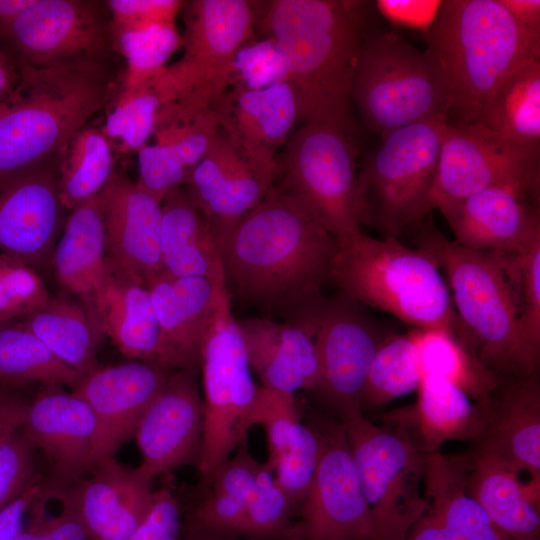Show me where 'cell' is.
<instances>
[{
  "instance_id": "cell-1",
  "label": "cell",
  "mask_w": 540,
  "mask_h": 540,
  "mask_svg": "<svg viewBox=\"0 0 540 540\" xmlns=\"http://www.w3.org/2000/svg\"><path fill=\"white\" fill-rule=\"evenodd\" d=\"M339 242L273 185L219 245L231 297L285 313L321 294Z\"/></svg>"
},
{
  "instance_id": "cell-2",
  "label": "cell",
  "mask_w": 540,
  "mask_h": 540,
  "mask_svg": "<svg viewBox=\"0 0 540 540\" xmlns=\"http://www.w3.org/2000/svg\"><path fill=\"white\" fill-rule=\"evenodd\" d=\"M267 3L260 26L286 58L298 121L330 124L352 133L351 83L358 51L368 31L370 2Z\"/></svg>"
},
{
  "instance_id": "cell-3",
  "label": "cell",
  "mask_w": 540,
  "mask_h": 540,
  "mask_svg": "<svg viewBox=\"0 0 540 540\" xmlns=\"http://www.w3.org/2000/svg\"><path fill=\"white\" fill-rule=\"evenodd\" d=\"M412 228L418 248L444 270L477 358L498 377L539 375L540 350L523 327L516 256L468 249L424 220Z\"/></svg>"
},
{
  "instance_id": "cell-4",
  "label": "cell",
  "mask_w": 540,
  "mask_h": 540,
  "mask_svg": "<svg viewBox=\"0 0 540 540\" xmlns=\"http://www.w3.org/2000/svg\"><path fill=\"white\" fill-rule=\"evenodd\" d=\"M445 75L454 122L473 123L495 87L523 62L540 58V33L500 0L441 1L425 30Z\"/></svg>"
},
{
  "instance_id": "cell-5",
  "label": "cell",
  "mask_w": 540,
  "mask_h": 540,
  "mask_svg": "<svg viewBox=\"0 0 540 540\" xmlns=\"http://www.w3.org/2000/svg\"><path fill=\"white\" fill-rule=\"evenodd\" d=\"M0 106V176L59 156L112 95L109 64L33 67Z\"/></svg>"
},
{
  "instance_id": "cell-6",
  "label": "cell",
  "mask_w": 540,
  "mask_h": 540,
  "mask_svg": "<svg viewBox=\"0 0 540 540\" xmlns=\"http://www.w3.org/2000/svg\"><path fill=\"white\" fill-rule=\"evenodd\" d=\"M329 282L339 294L386 312L410 329L449 330L473 352V340L453 307L440 267L419 248L361 232L339 243Z\"/></svg>"
},
{
  "instance_id": "cell-7",
  "label": "cell",
  "mask_w": 540,
  "mask_h": 540,
  "mask_svg": "<svg viewBox=\"0 0 540 540\" xmlns=\"http://www.w3.org/2000/svg\"><path fill=\"white\" fill-rule=\"evenodd\" d=\"M245 0H193L183 7L181 58L146 84L160 101L157 119L214 108L231 82L238 50L252 40L256 10Z\"/></svg>"
},
{
  "instance_id": "cell-8",
  "label": "cell",
  "mask_w": 540,
  "mask_h": 540,
  "mask_svg": "<svg viewBox=\"0 0 540 540\" xmlns=\"http://www.w3.org/2000/svg\"><path fill=\"white\" fill-rule=\"evenodd\" d=\"M350 96L364 124L380 135L422 120H447L450 108L445 75L433 53L384 29L366 32Z\"/></svg>"
},
{
  "instance_id": "cell-9",
  "label": "cell",
  "mask_w": 540,
  "mask_h": 540,
  "mask_svg": "<svg viewBox=\"0 0 540 540\" xmlns=\"http://www.w3.org/2000/svg\"><path fill=\"white\" fill-rule=\"evenodd\" d=\"M447 120L432 118L381 135L358 171V222L398 238L424 220Z\"/></svg>"
},
{
  "instance_id": "cell-10",
  "label": "cell",
  "mask_w": 540,
  "mask_h": 540,
  "mask_svg": "<svg viewBox=\"0 0 540 540\" xmlns=\"http://www.w3.org/2000/svg\"><path fill=\"white\" fill-rule=\"evenodd\" d=\"M339 421L370 512V540H405L428 506L425 455L388 426L374 424L361 409Z\"/></svg>"
},
{
  "instance_id": "cell-11",
  "label": "cell",
  "mask_w": 540,
  "mask_h": 540,
  "mask_svg": "<svg viewBox=\"0 0 540 540\" xmlns=\"http://www.w3.org/2000/svg\"><path fill=\"white\" fill-rule=\"evenodd\" d=\"M284 146L279 187L339 243L360 234L358 152L352 133L330 124L304 123Z\"/></svg>"
},
{
  "instance_id": "cell-12",
  "label": "cell",
  "mask_w": 540,
  "mask_h": 540,
  "mask_svg": "<svg viewBox=\"0 0 540 540\" xmlns=\"http://www.w3.org/2000/svg\"><path fill=\"white\" fill-rule=\"evenodd\" d=\"M288 321L313 337L319 380L312 390L338 420L360 409L361 391L372 360L391 333L363 305L337 293H322L286 313Z\"/></svg>"
},
{
  "instance_id": "cell-13",
  "label": "cell",
  "mask_w": 540,
  "mask_h": 540,
  "mask_svg": "<svg viewBox=\"0 0 540 540\" xmlns=\"http://www.w3.org/2000/svg\"><path fill=\"white\" fill-rule=\"evenodd\" d=\"M204 433L197 468L207 487L254 425L258 385L251 376L231 301L219 311L200 356Z\"/></svg>"
},
{
  "instance_id": "cell-14",
  "label": "cell",
  "mask_w": 540,
  "mask_h": 540,
  "mask_svg": "<svg viewBox=\"0 0 540 540\" xmlns=\"http://www.w3.org/2000/svg\"><path fill=\"white\" fill-rule=\"evenodd\" d=\"M6 39L33 67L104 65L114 51L105 2L94 0H34Z\"/></svg>"
},
{
  "instance_id": "cell-15",
  "label": "cell",
  "mask_w": 540,
  "mask_h": 540,
  "mask_svg": "<svg viewBox=\"0 0 540 540\" xmlns=\"http://www.w3.org/2000/svg\"><path fill=\"white\" fill-rule=\"evenodd\" d=\"M308 423L320 441L318 465L300 506L303 540H370L371 517L345 429L330 414Z\"/></svg>"
},
{
  "instance_id": "cell-16",
  "label": "cell",
  "mask_w": 540,
  "mask_h": 540,
  "mask_svg": "<svg viewBox=\"0 0 540 540\" xmlns=\"http://www.w3.org/2000/svg\"><path fill=\"white\" fill-rule=\"evenodd\" d=\"M504 185L540 186V159L517 150L477 123L447 122L429 211Z\"/></svg>"
},
{
  "instance_id": "cell-17",
  "label": "cell",
  "mask_w": 540,
  "mask_h": 540,
  "mask_svg": "<svg viewBox=\"0 0 540 540\" xmlns=\"http://www.w3.org/2000/svg\"><path fill=\"white\" fill-rule=\"evenodd\" d=\"M66 208L60 199L58 156L0 176V251L36 271L51 269Z\"/></svg>"
},
{
  "instance_id": "cell-18",
  "label": "cell",
  "mask_w": 540,
  "mask_h": 540,
  "mask_svg": "<svg viewBox=\"0 0 540 540\" xmlns=\"http://www.w3.org/2000/svg\"><path fill=\"white\" fill-rule=\"evenodd\" d=\"M197 368L170 370L136 427L134 435L142 454L136 470L148 481L185 464L198 463L204 413Z\"/></svg>"
},
{
  "instance_id": "cell-19",
  "label": "cell",
  "mask_w": 540,
  "mask_h": 540,
  "mask_svg": "<svg viewBox=\"0 0 540 540\" xmlns=\"http://www.w3.org/2000/svg\"><path fill=\"white\" fill-rule=\"evenodd\" d=\"M477 402L481 427L469 450L499 459L518 475L526 472L529 494L540 502L539 375L499 377L495 388Z\"/></svg>"
},
{
  "instance_id": "cell-20",
  "label": "cell",
  "mask_w": 540,
  "mask_h": 540,
  "mask_svg": "<svg viewBox=\"0 0 540 540\" xmlns=\"http://www.w3.org/2000/svg\"><path fill=\"white\" fill-rule=\"evenodd\" d=\"M21 429L48 461L49 486H70L93 469L99 424L88 403L73 391L41 385L30 400Z\"/></svg>"
},
{
  "instance_id": "cell-21",
  "label": "cell",
  "mask_w": 540,
  "mask_h": 540,
  "mask_svg": "<svg viewBox=\"0 0 540 540\" xmlns=\"http://www.w3.org/2000/svg\"><path fill=\"white\" fill-rule=\"evenodd\" d=\"M539 191L540 186H495L438 209L461 246L517 255L540 237Z\"/></svg>"
},
{
  "instance_id": "cell-22",
  "label": "cell",
  "mask_w": 540,
  "mask_h": 540,
  "mask_svg": "<svg viewBox=\"0 0 540 540\" xmlns=\"http://www.w3.org/2000/svg\"><path fill=\"white\" fill-rule=\"evenodd\" d=\"M92 471L91 477L67 487L54 488L46 483L49 498L72 508L87 540H125L151 510V481L114 457L101 461Z\"/></svg>"
},
{
  "instance_id": "cell-23",
  "label": "cell",
  "mask_w": 540,
  "mask_h": 540,
  "mask_svg": "<svg viewBox=\"0 0 540 540\" xmlns=\"http://www.w3.org/2000/svg\"><path fill=\"white\" fill-rule=\"evenodd\" d=\"M159 326L158 364L199 367L202 346L219 311L231 301L225 287L160 270L146 282Z\"/></svg>"
},
{
  "instance_id": "cell-24",
  "label": "cell",
  "mask_w": 540,
  "mask_h": 540,
  "mask_svg": "<svg viewBox=\"0 0 540 540\" xmlns=\"http://www.w3.org/2000/svg\"><path fill=\"white\" fill-rule=\"evenodd\" d=\"M276 178L254 166L220 130L190 171L184 190L205 215L219 248L236 223L264 198Z\"/></svg>"
},
{
  "instance_id": "cell-25",
  "label": "cell",
  "mask_w": 540,
  "mask_h": 540,
  "mask_svg": "<svg viewBox=\"0 0 540 540\" xmlns=\"http://www.w3.org/2000/svg\"><path fill=\"white\" fill-rule=\"evenodd\" d=\"M169 371L156 363L139 360L98 366L83 375L72 388L88 403L99 424L94 467L113 458L121 445L134 435Z\"/></svg>"
},
{
  "instance_id": "cell-26",
  "label": "cell",
  "mask_w": 540,
  "mask_h": 540,
  "mask_svg": "<svg viewBox=\"0 0 540 540\" xmlns=\"http://www.w3.org/2000/svg\"><path fill=\"white\" fill-rule=\"evenodd\" d=\"M214 109L220 130L257 168L278 177L276 150L286 144L298 122V106L289 82L261 90L230 85Z\"/></svg>"
},
{
  "instance_id": "cell-27",
  "label": "cell",
  "mask_w": 540,
  "mask_h": 540,
  "mask_svg": "<svg viewBox=\"0 0 540 540\" xmlns=\"http://www.w3.org/2000/svg\"><path fill=\"white\" fill-rule=\"evenodd\" d=\"M98 198L108 259L146 283L162 269V203L116 171Z\"/></svg>"
},
{
  "instance_id": "cell-28",
  "label": "cell",
  "mask_w": 540,
  "mask_h": 540,
  "mask_svg": "<svg viewBox=\"0 0 540 540\" xmlns=\"http://www.w3.org/2000/svg\"><path fill=\"white\" fill-rule=\"evenodd\" d=\"M414 403L384 411L388 426L424 455L439 452L449 441L471 444L481 427V410L452 382L434 375H421Z\"/></svg>"
},
{
  "instance_id": "cell-29",
  "label": "cell",
  "mask_w": 540,
  "mask_h": 540,
  "mask_svg": "<svg viewBox=\"0 0 540 540\" xmlns=\"http://www.w3.org/2000/svg\"><path fill=\"white\" fill-rule=\"evenodd\" d=\"M250 368L263 387L295 394L312 391L319 380L312 335L293 322L267 318L237 320Z\"/></svg>"
},
{
  "instance_id": "cell-30",
  "label": "cell",
  "mask_w": 540,
  "mask_h": 540,
  "mask_svg": "<svg viewBox=\"0 0 540 540\" xmlns=\"http://www.w3.org/2000/svg\"><path fill=\"white\" fill-rule=\"evenodd\" d=\"M91 313L103 334L123 355L158 364L159 326L146 283L108 259L106 273L93 296Z\"/></svg>"
},
{
  "instance_id": "cell-31",
  "label": "cell",
  "mask_w": 540,
  "mask_h": 540,
  "mask_svg": "<svg viewBox=\"0 0 540 540\" xmlns=\"http://www.w3.org/2000/svg\"><path fill=\"white\" fill-rule=\"evenodd\" d=\"M461 455L465 489L495 526L512 540H539L540 503L519 475L493 456L471 450Z\"/></svg>"
},
{
  "instance_id": "cell-32",
  "label": "cell",
  "mask_w": 540,
  "mask_h": 540,
  "mask_svg": "<svg viewBox=\"0 0 540 540\" xmlns=\"http://www.w3.org/2000/svg\"><path fill=\"white\" fill-rule=\"evenodd\" d=\"M462 455H425L423 493L442 540H512L467 493Z\"/></svg>"
},
{
  "instance_id": "cell-33",
  "label": "cell",
  "mask_w": 540,
  "mask_h": 540,
  "mask_svg": "<svg viewBox=\"0 0 540 540\" xmlns=\"http://www.w3.org/2000/svg\"><path fill=\"white\" fill-rule=\"evenodd\" d=\"M162 271L198 277L226 288L220 253L203 212L179 188L162 202Z\"/></svg>"
},
{
  "instance_id": "cell-34",
  "label": "cell",
  "mask_w": 540,
  "mask_h": 540,
  "mask_svg": "<svg viewBox=\"0 0 540 540\" xmlns=\"http://www.w3.org/2000/svg\"><path fill=\"white\" fill-rule=\"evenodd\" d=\"M107 267L103 217L96 195L70 211L54 248L51 269L58 285L91 313L95 290Z\"/></svg>"
},
{
  "instance_id": "cell-35",
  "label": "cell",
  "mask_w": 540,
  "mask_h": 540,
  "mask_svg": "<svg viewBox=\"0 0 540 540\" xmlns=\"http://www.w3.org/2000/svg\"><path fill=\"white\" fill-rule=\"evenodd\" d=\"M474 123L540 159V58L512 70L488 96Z\"/></svg>"
},
{
  "instance_id": "cell-36",
  "label": "cell",
  "mask_w": 540,
  "mask_h": 540,
  "mask_svg": "<svg viewBox=\"0 0 540 540\" xmlns=\"http://www.w3.org/2000/svg\"><path fill=\"white\" fill-rule=\"evenodd\" d=\"M19 321L62 362L81 375L98 367L96 351L103 332L80 301L50 296L42 306Z\"/></svg>"
},
{
  "instance_id": "cell-37",
  "label": "cell",
  "mask_w": 540,
  "mask_h": 540,
  "mask_svg": "<svg viewBox=\"0 0 540 540\" xmlns=\"http://www.w3.org/2000/svg\"><path fill=\"white\" fill-rule=\"evenodd\" d=\"M262 464L242 443L214 473L206 494L190 512L187 527L237 536Z\"/></svg>"
},
{
  "instance_id": "cell-38",
  "label": "cell",
  "mask_w": 540,
  "mask_h": 540,
  "mask_svg": "<svg viewBox=\"0 0 540 540\" xmlns=\"http://www.w3.org/2000/svg\"><path fill=\"white\" fill-rule=\"evenodd\" d=\"M112 144L101 129L84 127L58 156L60 199L73 210L98 195L114 174Z\"/></svg>"
},
{
  "instance_id": "cell-39",
  "label": "cell",
  "mask_w": 540,
  "mask_h": 540,
  "mask_svg": "<svg viewBox=\"0 0 540 540\" xmlns=\"http://www.w3.org/2000/svg\"><path fill=\"white\" fill-rule=\"evenodd\" d=\"M19 320L0 325V384L70 386L82 378Z\"/></svg>"
},
{
  "instance_id": "cell-40",
  "label": "cell",
  "mask_w": 540,
  "mask_h": 540,
  "mask_svg": "<svg viewBox=\"0 0 540 540\" xmlns=\"http://www.w3.org/2000/svg\"><path fill=\"white\" fill-rule=\"evenodd\" d=\"M416 342L420 376L434 375L459 387L473 401L485 398L499 377L449 330L409 329Z\"/></svg>"
},
{
  "instance_id": "cell-41",
  "label": "cell",
  "mask_w": 540,
  "mask_h": 540,
  "mask_svg": "<svg viewBox=\"0 0 540 540\" xmlns=\"http://www.w3.org/2000/svg\"><path fill=\"white\" fill-rule=\"evenodd\" d=\"M418 351L412 332H391L380 344L361 391L364 415L382 411L395 399L417 391L420 383Z\"/></svg>"
},
{
  "instance_id": "cell-42",
  "label": "cell",
  "mask_w": 540,
  "mask_h": 540,
  "mask_svg": "<svg viewBox=\"0 0 540 540\" xmlns=\"http://www.w3.org/2000/svg\"><path fill=\"white\" fill-rule=\"evenodd\" d=\"M295 510L263 463L237 532L248 540H303Z\"/></svg>"
},
{
  "instance_id": "cell-43",
  "label": "cell",
  "mask_w": 540,
  "mask_h": 540,
  "mask_svg": "<svg viewBox=\"0 0 540 540\" xmlns=\"http://www.w3.org/2000/svg\"><path fill=\"white\" fill-rule=\"evenodd\" d=\"M111 36L114 51L120 53L126 63L123 89L145 85L184 43L176 24H154Z\"/></svg>"
},
{
  "instance_id": "cell-44",
  "label": "cell",
  "mask_w": 540,
  "mask_h": 540,
  "mask_svg": "<svg viewBox=\"0 0 540 540\" xmlns=\"http://www.w3.org/2000/svg\"><path fill=\"white\" fill-rule=\"evenodd\" d=\"M160 101L145 84L135 89H123L101 129L122 152H138L154 134Z\"/></svg>"
},
{
  "instance_id": "cell-45",
  "label": "cell",
  "mask_w": 540,
  "mask_h": 540,
  "mask_svg": "<svg viewBox=\"0 0 540 540\" xmlns=\"http://www.w3.org/2000/svg\"><path fill=\"white\" fill-rule=\"evenodd\" d=\"M319 455L320 441L316 431L309 423L297 422L272 467L276 483L295 512H299L311 485Z\"/></svg>"
},
{
  "instance_id": "cell-46",
  "label": "cell",
  "mask_w": 540,
  "mask_h": 540,
  "mask_svg": "<svg viewBox=\"0 0 540 540\" xmlns=\"http://www.w3.org/2000/svg\"><path fill=\"white\" fill-rule=\"evenodd\" d=\"M219 131L217 112L209 108L187 117L157 119L153 136L155 143L171 148L190 173Z\"/></svg>"
},
{
  "instance_id": "cell-47",
  "label": "cell",
  "mask_w": 540,
  "mask_h": 540,
  "mask_svg": "<svg viewBox=\"0 0 540 540\" xmlns=\"http://www.w3.org/2000/svg\"><path fill=\"white\" fill-rule=\"evenodd\" d=\"M49 298L38 271L14 256L0 253V325L24 318Z\"/></svg>"
},
{
  "instance_id": "cell-48",
  "label": "cell",
  "mask_w": 540,
  "mask_h": 540,
  "mask_svg": "<svg viewBox=\"0 0 540 540\" xmlns=\"http://www.w3.org/2000/svg\"><path fill=\"white\" fill-rule=\"evenodd\" d=\"M36 450L21 427L0 442V510L43 480Z\"/></svg>"
},
{
  "instance_id": "cell-49",
  "label": "cell",
  "mask_w": 540,
  "mask_h": 540,
  "mask_svg": "<svg viewBox=\"0 0 540 540\" xmlns=\"http://www.w3.org/2000/svg\"><path fill=\"white\" fill-rule=\"evenodd\" d=\"M281 82H289V69L274 39L250 40L238 50L233 60L230 85L261 90Z\"/></svg>"
},
{
  "instance_id": "cell-50",
  "label": "cell",
  "mask_w": 540,
  "mask_h": 540,
  "mask_svg": "<svg viewBox=\"0 0 540 540\" xmlns=\"http://www.w3.org/2000/svg\"><path fill=\"white\" fill-rule=\"evenodd\" d=\"M300 406L295 395L259 386L254 408V425H262L266 432L268 459L264 463L272 467L284 449L293 426L301 421Z\"/></svg>"
},
{
  "instance_id": "cell-51",
  "label": "cell",
  "mask_w": 540,
  "mask_h": 540,
  "mask_svg": "<svg viewBox=\"0 0 540 540\" xmlns=\"http://www.w3.org/2000/svg\"><path fill=\"white\" fill-rule=\"evenodd\" d=\"M137 153L139 179L136 184L160 203L185 184L189 173L171 148L147 144Z\"/></svg>"
},
{
  "instance_id": "cell-52",
  "label": "cell",
  "mask_w": 540,
  "mask_h": 540,
  "mask_svg": "<svg viewBox=\"0 0 540 540\" xmlns=\"http://www.w3.org/2000/svg\"><path fill=\"white\" fill-rule=\"evenodd\" d=\"M51 500L47 486L34 499L27 513V522L15 540H87V535L76 513L61 503V511L48 515L47 502Z\"/></svg>"
},
{
  "instance_id": "cell-53",
  "label": "cell",
  "mask_w": 540,
  "mask_h": 540,
  "mask_svg": "<svg viewBox=\"0 0 540 540\" xmlns=\"http://www.w3.org/2000/svg\"><path fill=\"white\" fill-rule=\"evenodd\" d=\"M110 17L111 34L137 30L154 24H175L186 1L109 0L104 1Z\"/></svg>"
},
{
  "instance_id": "cell-54",
  "label": "cell",
  "mask_w": 540,
  "mask_h": 540,
  "mask_svg": "<svg viewBox=\"0 0 540 540\" xmlns=\"http://www.w3.org/2000/svg\"><path fill=\"white\" fill-rule=\"evenodd\" d=\"M515 256L521 280L523 327L532 346L540 350V237Z\"/></svg>"
},
{
  "instance_id": "cell-55",
  "label": "cell",
  "mask_w": 540,
  "mask_h": 540,
  "mask_svg": "<svg viewBox=\"0 0 540 540\" xmlns=\"http://www.w3.org/2000/svg\"><path fill=\"white\" fill-rule=\"evenodd\" d=\"M178 502L168 488L154 491L151 510L144 522L125 540H180Z\"/></svg>"
},
{
  "instance_id": "cell-56",
  "label": "cell",
  "mask_w": 540,
  "mask_h": 540,
  "mask_svg": "<svg viewBox=\"0 0 540 540\" xmlns=\"http://www.w3.org/2000/svg\"><path fill=\"white\" fill-rule=\"evenodd\" d=\"M441 1H377L376 6L391 20L427 29Z\"/></svg>"
},
{
  "instance_id": "cell-57",
  "label": "cell",
  "mask_w": 540,
  "mask_h": 540,
  "mask_svg": "<svg viewBox=\"0 0 540 540\" xmlns=\"http://www.w3.org/2000/svg\"><path fill=\"white\" fill-rule=\"evenodd\" d=\"M23 388L0 384V442L23 424L31 400Z\"/></svg>"
},
{
  "instance_id": "cell-58",
  "label": "cell",
  "mask_w": 540,
  "mask_h": 540,
  "mask_svg": "<svg viewBox=\"0 0 540 540\" xmlns=\"http://www.w3.org/2000/svg\"><path fill=\"white\" fill-rule=\"evenodd\" d=\"M45 487L43 480L16 501L0 510V540H15L23 528L28 510Z\"/></svg>"
},
{
  "instance_id": "cell-59",
  "label": "cell",
  "mask_w": 540,
  "mask_h": 540,
  "mask_svg": "<svg viewBox=\"0 0 540 540\" xmlns=\"http://www.w3.org/2000/svg\"><path fill=\"white\" fill-rule=\"evenodd\" d=\"M514 18L525 28L540 33L539 0H500Z\"/></svg>"
},
{
  "instance_id": "cell-60",
  "label": "cell",
  "mask_w": 540,
  "mask_h": 540,
  "mask_svg": "<svg viewBox=\"0 0 540 540\" xmlns=\"http://www.w3.org/2000/svg\"><path fill=\"white\" fill-rule=\"evenodd\" d=\"M20 78V65L0 50V106L9 97Z\"/></svg>"
},
{
  "instance_id": "cell-61",
  "label": "cell",
  "mask_w": 540,
  "mask_h": 540,
  "mask_svg": "<svg viewBox=\"0 0 540 540\" xmlns=\"http://www.w3.org/2000/svg\"><path fill=\"white\" fill-rule=\"evenodd\" d=\"M34 0H0V37L6 38L7 32L17 18Z\"/></svg>"
},
{
  "instance_id": "cell-62",
  "label": "cell",
  "mask_w": 540,
  "mask_h": 540,
  "mask_svg": "<svg viewBox=\"0 0 540 540\" xmlns=\"http://www.w3.org/2000/svg\"><path fill=\"white\" fill-rule=\"evenodd\" d=\"M185 540H242L237 536L209 532L187 527Z\"/></svg>"
}]
</instances>
